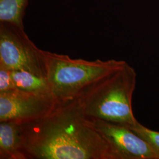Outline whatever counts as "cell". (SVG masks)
<instances>
[{"instance_id": "obj_1", "label": "cell", "mask_w": 159, "mask_h": 159, "mask_svg": "<svg viewBox=\"0 0 159 159\" xmlns=\"http://www.w3.org/2000/svg\"><path fill=\"white\" fill-rule=\"evenodd\" d=\"M20 125L27 159H121L90 125L77 98L60 101L50 113Z\"/></svg>"}, {"instance_id": "obj_2", "label": "cell", "mask_w": 159, "mask_h": 159, "mask_svg": "<svg viewBox=\"0 0 159 159\" xmlns=\"http://www.w3.org/2000/svg\"><path fill=\"white\" fill-rule=\"evenodd\" d=\"M137 73L126 62L87 87L77 97L86 117L130 126L138 122L132 109Z\"/></svg>"}, {"instance_id": "obj_3", "label": "cell", "mask_w": 159, "mask_h": 159, "mask_svg": "<svg viewBox=\"0 0 159 159\" xmlns=\"http://www.w3.org/2000/svg\"><path fill=\"white\" fill-rule=\"evenodd\" d=\"M47 79L51 93L60 101L77 98L85 89L122 67L126 61L111 59L88 61L45 51Z\"/></svg>"}, {"instance_id": "obj_4", "label": "cell", "mask_w": 159, "mask_h": 159, "mask_svg": "<svg viewBox=\"0 0 159 159\" xmlns=\"http://www.w3.org/2000/svg\"><path fill=\"white\" fill-rule=\"evenodd\" d=\"M0 67L47 78L45 51L30 40L24 29L0 22Z\"/></svg>"}, {"instance_id": "obj_5", "label": "cell", "mask_w": 159, "mask_h": 159, "mask_svg": "<svg viewBox=\"0 0 159 159\" xmlns=\"http://www.w3.org/2000/svg\"><path fill=\"white\" fill-rule=\"evenodd\" d=\"M60 102L52 93H33L20 90L0 93V121L18 124L41 118Z\"/></svg>"}, {"instance_id": "obj_6", "label": "cell", "mask_w": 159, "mask_h": 159, "mask_svg": "<svg viewBox=\"0 0 159 159\" xmlns=\"http://www.w3.org/2000/svg\"><path fill=\"white\" fill-rule=\"evenodd\" d=\"M87 118L90 125L119 154L121 159H159L158 154L148 143L129 127L102 120Z\"/></svg>"}, {"instance_id": "obj_7", "label": "cell", "mask_w": 159, "mask_h": 159, "mask_svg": "<svg viewBox=\"0 0 159 159\" xmlns=\"http://www.w3.org/2000/svg\"><path fill=\"white\" fill-rule=\"evenodd\" d=\"M0 159H27L21 147L20 124L0 121Z\"/></svg>"}, {"instance_id": "obj_8", "label": "cell", "mask_w": 159, "mask_h": 159, "mask_svg": "<svg viewBox=\"0 0 159 159\" xmlns=\"http://www.w3.org/2000/svg\"><path fill=\"white\" fill-rule=\"evenodd\" d=\"M12 79L17 89L33 93H52L46 77H39L28 71H11Z\"/></svg>"}, {"instance_id": "obj_9", "label": "cell", "mask_w": 159, "mask_h": 159, "mask_svg": "<svg viewBox=\"0 0 159 159\" xmlns=\"http://www.w3.org/2000/svg\"><path fill=\"white\" fill-rule=\"evenodd\" d=\"M30 0H0V22L24 29L23 19Z\"/></svg>"}, {"instance_id": "obj_10", "label": "cell", "mask_w": 159, "mask_h": 159, "mask_svg": "<svg viewBox=\"0 0 159 159\" xmlns=\"http://www.w3.org/2000/svg\"><path fill=\"white\" fill-rule=\"evenodd\" d=\"M127 127L146 140L159 156V131L151 130L139 121L134 125Z\"/></svg>"}, {"instance_id": "obj_11", "label": "cell", "mask_w": 159, "mask_h": 159, "mask_svg": "<svg viewBox=\"0 0 159 159\" xmlns=\"http://www.w3.org/2000/svg\"><path fill=\"white\" fill-rule=\"evenodd\" d=\"M16 89L17 88L12 79L11 71L0 67V93Z\"/></svg>"}]
</instances>
